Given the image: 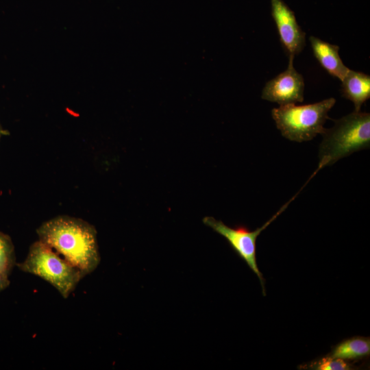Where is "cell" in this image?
Returning a JSON list of instances; mask_svg holds the SVG:
<instances>
[{
  "label": "cell",
  "instance_id": "obj_1",
  "mask_svg": "<svg viewBox=\"0 0 370 370\" xmlns=\"http://www.w3.org/2000/svg\"><path fill=\"white\" fill-rule=\"evenodd\" d=\"M39 241L50 247L86 275L100 263L97 231L88 222L69 216H58L36 230Z\"/></svg>",
  "mask_w": 370,
  "mask_h": 370
},
{
  "label": "cell",
  "instance_id": "obj_2",
  "mask_svg": "<svg viewBox=\"0 0 370 370\" xmlns=\"http://www.w3.org/2000/svg\"><path fill=\"white\" fill-rule=\"evenodd\" d=\"M325 128L319 147L316 171L352 153L370 147V114L354 111Z\"/></svg>",
  "mask_w": 370,
  "mask_h": 370
},
{
  "label": "cell",
  "instance_id": "obj_3",
  "mask_svg": "<svg viewBox=\"0 0 370 370\" xmlns=\"http://www.w3.org/2000/svg\"><path fill=\"white\" fill-rule=\"evenodd\" d=\"M16 265L21 271L49 282L65 299L69 297L86 275L82 271L40 241L32 244L25 260Z\"/></svg>",
  "mask_w": 370,
  "mask_h": 370
},
{
  "label": "cell",
  "instance_id": "obj_4",
  "mask_svg": "<svg viewBox=\"0 0 370 370\" xmlns=\"http://www.w3.org/2000/svg\"><path fill=\"white\" fill-rule=\"evenodd\" d=\"M335 103L336 99L330 97L306 105L280 106L272 109L271 116L282 136L299 143L309 141L323 133Z\"/></svg>",
  "mask_w": 370,
  "mask_h": 370
},
{
  "label": "cell",
  "instance_id": "obj_5",
  "mask_svg": "<svg viewBox=\"0 0 370 370\" xmlns=\"http://www.w3.org/2000/svg\"><path fill=\"white\" fill-rule=\"evenodd\" d=\"M293 197L284 204L269 220L262 227L254 231H250L247 227L238 225L231 227L226 225L220 220L212 217H205L203 223L212 228L214 232L223 236L228 242L233 250L242 258L257 275L262 286V294L266 295L264 288V278L260 271L256 261V241L260 234L268 227L284 210L295 197Z\"/></svg>",
  "mask_w": 370,
  "mask_h": 370
},
{
  "label": "cell",
  "instance_id": "obj_6",
  "mask_svg": "<svg viewBox=\"0 0 370 370\" xmlns=\"http://www.w3.org/2000/svg\"><path fill=\"white\" fill-rule=\"evenodd\" d=\"M294 57H289L286 69L264 85L262 99L277 103L280 106L297 104L304 101V79L293 66Z\"/></svg>",
  "mask_w": 370,
  "mask_h": 370
},
{
  "label": "cell",
  "instance_id": "obj_7",
  "mask_svg": "<svg viewBox=\"0 0 370 370\" xmlns=\"http://www.w3.org/2000/svg\"><path fill=\"white\" fill-rule=\"evenodd\" d=\"M271 7L280 42L288 57H295L305 47L306 33L299 25L293 11L283 0H271Z\"/></svg>",
  "mask_w": 370,
  "mask_h": 370
},
{
  "label": "cell",
  "instance_id": "obj_8",
  "mask_svg": "<svg viewBox=\"0 0 370 370\" xmlns=\"http://www.w3.org/2000/svg\"><path fill=\"white\" fill-rule=\"evenodd\" d=\"M312 53L319 64L330 75L342 80L349 71L341 60L339 47L311 36L309 38Z\"/></svg>",
  "mask_w": 370,
  "mask_h": 370
},
{
  "label": "cell",
  "instance_id": "obj_9",
  "mask_svg": "<svg viewBox=\"0 0 370 370\" xmlns=\"http://www.w3.org/2000/svg\"><path fill=\"white\" fill-rule=\"evenodd\" d=\"M341 82L342 97L354 103V111H360L370 97V75L349 69Z\"/></svg>",
  "mask_w": 370,
  "mask_h": 370
},
{
  "label": "cell",
  "instance_id": "obj_10",
  "mask_svg": "<svg viewBox=\"0 0 370 370\" xmlns=\"http://www.w3.org/2000/svg\"><path fill=\"white\" fill-rule=\"evenodd\" d=\"M370 354L369 338L354 336L338 343L330 356L343 360H354L368 356Z\"/></svg>",
  "mask_w": 370,
  "mask_h": 370
},
{
  "label": "cell",
  "instance_id": "obj_11",
  "mask_svg": "<svg viewBox=\"0 0 370 370\" xmlns=\"http://www.w3.org/2000/svg\"><path fill=\"white\" fill-rule=\"evenodd\" d=\"M16 264L12 241L8 235L0 232V270L9 275Z\"/></svg>",
  "mask_w": 370,
  "mask_h": 370
},
{
  "label": "cell",
  "instance_id": "obj_12",
  "mask_svg": "<svg viewBox=\"0 0 370 370\" xmlns=\"http://www.w3.org/2000/svg\"><path fill=\"white\" fill-rule=\"evenodd\" d=\"M313 369L318 370H347L350 369L351 367L343 359L327 356L315 362Z\"/></svg>",
  "mask_w": 370,
  "mask_h": 370
},
{
  "label": "cell",
  "instance_id": "obj_13",
  "mask_svg": "<svg viewBox=\"0 0 370 370\" xmlns=\"http://www.w3.org/2000/svg\"><path fill=\"white\" fill-rule=\"evenodd\" d=\"M9 285L8 275L0 270V291L5 289Z\"/></svg>",
  "mask_w": 370,
  "mask_h": 370
}]
</instances>
